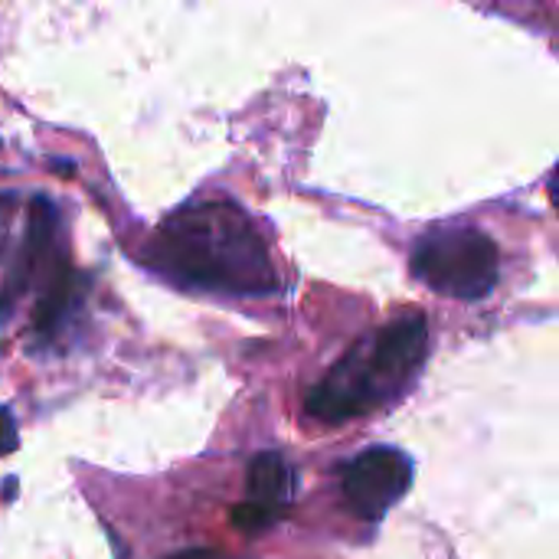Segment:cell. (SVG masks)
<instances>
[{"label":"cell","instance_id":"6da1fadb","mask_svg":"<svg viewBox=\"0 0 559 559\" xmlns=\"http://www.w3.org/2000/svg\"><path fill=\"white\" fill-rule=\"evenodd\" d=\"M144 259L177 285L259 298L278 288L269 246L249 213L229 200L174 210L147 239Z\"/></svg>","mask_w":559,"mask_h":559},{"label":"cell","instance_id":"7a4b0ae2","mask_svg":"<svg viewBox=\"0 0 559 559\" xmlns=\"http://www.w3.org/2000/svg\"><path fill=\"white\" fill-rule=\"evenodd\" d=\"M426 350L429 324L419 311L383 324L357 347H350L311 390L308 413L321 423H347L386 406L413 383L426 364Z\"/></svg>","mask_w":559,"mask_h":559},{"label":"cell","instance_id":"3957f363","mask_svg":"<svg viewBox=\"0 0 559 559\" xmlns=\"http://www.w3.org/2000/svg\"><path fill=\"white\" fill-rule=\"evenodd\" d=\"M413 275L432 292L459 301H481L495 292L501 255L488 233L475 226H432L419 236L409 259Z\"/></svg>","mask_w":559,"mask_h":559},{"label":"cell","instance_id":"277c9868","mask_svg":"<svg viewBox=\"0 0 559 559\" xmlns=\"http://www.w3.org/2000/svg\"><path fill=\"white\" fill-rule=\"evenodd\" d=\"M409 485L413 462L393 445L364 449L344 472V498L367 521H380L396 501H403Z\"/></svg>","mask_w":559,"mask_h":559},{"label":"cell","instance_id":"5b68a950","mask_svg":"<svg viewBox=\"0 0 559 559\" xmlns=\"http://www.w3.org/2000/svg\"><path fill=\"white\" fill-rule=\"evenodd\" d=\"M56 226H59V213L52 206V200L46 197H36L26 210V229H23V239H20V249L10 262V272L0 285V324H7L20 305V298L33 288L43 262L49 259L52 252V236H56Z\"/></svg>","mask_w":559,"mask_h":559},{"label":"cell","instance_id":"8992f818","mask_svg":"<svg viewBox=\"0 0 559 559\" xmlns=\"http://www.w3.org/2000/svg\"><path fill=\"white\" fill-rule=\"evenodd\" d=\"M72 301H75V275H72V265L66 259H56L46 282H43V292L36 298V308H33V334L39 341H49L56 337V331L62 328L66 314L72 311Z\"/></svg>","mask_w":559,"mask_h":559},{"label":"cell","instance_id":"52a82bcc","mask_svg":"<svg viewBox=\"0 0 559 559\" xmlns=\"http://www.w3.org/2000/svg\"><path fill=\"white\" fill-rule=\"evenodd\" d=\"M298 478L295 468L278 452H262L249 465V495L252 504H265L272 511H282L295 501Z\"/></svg>","mask_w":559,"mask_h":559},{"label":"cell","instance_id":"ba28073f","mask_svg":"<svg viewBox=\"0 0 559 559\" xmlns=\"http://www.w3.org/2000/svg\"><path fill=\"white\" fill-rule=\"evenodd\" d=\"M275 518H278V511H272V508H265V504H239V508L233 511V524L242 527L246 534H255V531L269 527Z\"/></svg>","mask_w":559,"mask_h":559},{"label":"cell","instance_id":"9c48e42d","mask_svg":"<svg viewBox=\"0 0 559 559\" xmlns=\"http://www.w3.org/2000/svg\"><path fill=\"white\" fill-rule=\"evenodd\" d=\"M13 216H16V200H13V193H3V197H0V259H3L7 249H10Z\"/></svg>","mask_w":559,"mask_h":559},{"label":"cell","instance_id":"30bf717a","mask_svg":"<svg viewBox=\"0 0 559 559\" xmlns=\"http://www.w3.org/2000/svg\"><path fill=\"white\" fill-rule=\"evenodd\" d=\"M16 449V423L10 409H0V455H10Z\"/></svg>","mask_w":559,"mask_h":559},{"label":"cell","instance_id":"8fae6325","mask_svg":"<svg viewBox=\"0 0 559 559\" xmlns=\"http://www.w3.org/2000/svg\"><path fill=\"white\" fill-rule=\"evenodd\" d=\"M167 559H233L226 557L223 550H183V554H174V557Z\"/></svg>","mask_w":559,"mask_h":559}]
</instances>
